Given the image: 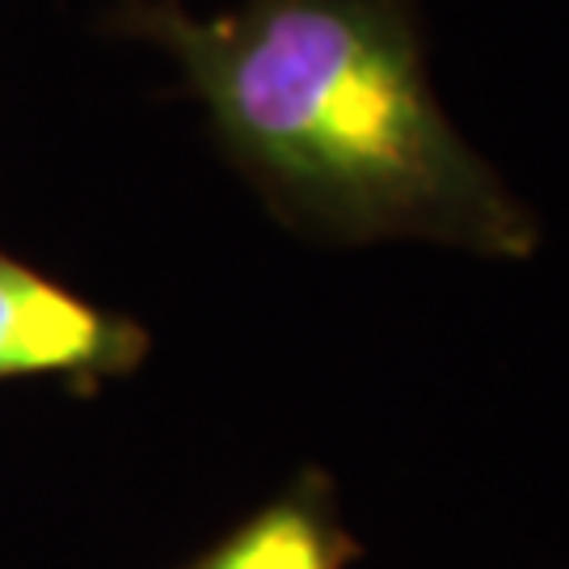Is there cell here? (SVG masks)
<instances>
[{
  "mask_svg": "<svg viewBox=\"0 0 569 569\" xmlns=\"http://www.w3.org/2000/svg\"><path fill=\"white\" fill-rule=\"evenodd\" d=\"M161 47L270 211L342 244L422 241L523 262L540 224L435 98L413 0H114Z\"/></svg>",
  "mask_w": 569,
  "mask_h": 569,
  "instance_id": "6da1fadb",
  "label": "cell"
},
{
  "mask_svg": "<svg viewBox=\"0 0 569 569\" xmlns=\"http://www.w3.org/2000/svg\"><path fill=\"white\" fill-rule=\"evenodd\" d=\"M148 359L136 317L77 296L0 249V380H63L98 388Z\"/></svg>",
  "mask_w": 569,
  "mask_h": 569,
  "instance_id": "7a4b0ae2",
  "label": "cell"
},
{
  "mask_svg": "<svg viewBox=\"0 0 569 569\" xmlns=\"http://www.w3.org/2000/svg\"><path fill=\"white\" fill-rule=\"evenodd\" d=\"M355 557L359 540L346 528L338 489L326 472L305 468L182 569H350Z\"/></svg>",
  "mask_w": 569,
  "mask_h": 569,
  "instance_id": "3957f363",
  "label": "cell"
}]
</instances>
